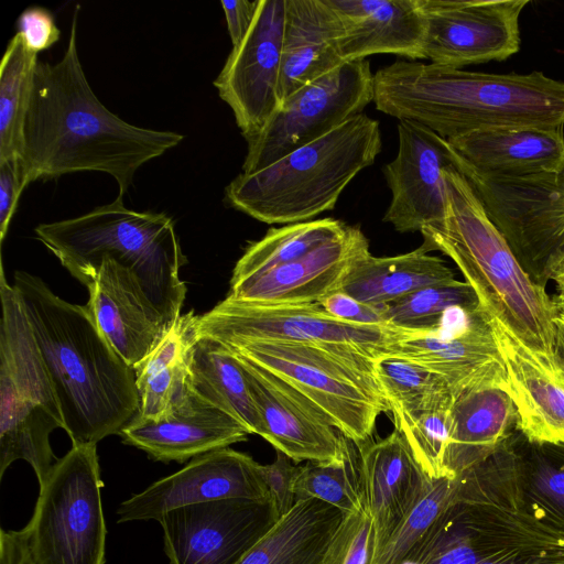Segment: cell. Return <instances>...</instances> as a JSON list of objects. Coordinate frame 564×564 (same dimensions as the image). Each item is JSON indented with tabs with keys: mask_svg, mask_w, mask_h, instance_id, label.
Masks as SVG:
<instances>
[{
	"mask_svg": "<svg viewBox=\"0 0 564 564\" xmlns=\"http://www.w3.org/2000/svg\"><path fill=\"white\" fill-rule=\"evenodd\" d=\"M349 440L348 448L340 460L328 463L307 462L300 466L294 484L296 500L314 498L322 500L344 514L366 509L360 474V456Z\"/></svg>",
	"mask_w": 564,
	"mask_h": 564,
	"instance_id": "ab89813d",
	"label": "cell"
},
{
	"mask_svg": "<svg viewBox=\"0 0 564 564\" xmlns=\"http://www.w3.org/2000/svg\"><path fill=\"white\" fill-rule=\"evenodd\" d=\"M87 290L86 307L97 327L133 369L174 325L150 300L137 275L111 259L101 260Z\"/></svg>",
	"mask_w": 564,
	"mask_h": 564,
	"instance_id": "44dd1931",
	"label": "cell"
},
{
	"mask_svg": "<svg viewBox=\"0 0 564 564\" xmlns=\"http://www.w3.org/2000/svg\"><path fill=\"white\" fill-rule=\"evenodd\" d=\"M479 564H564V544L549 547L512 549Z\"/></svg>",
	"mask_w": 564,
	"mask_h": 564,
	"instance_id": "7dc6e473",
	"label": "cell"
},
{
	"mask_svg": "<svg viewBox=\"0 0 564 564\" xmlns=\"http://www.w3.org/2000/svg\"><path fill=\"white\" fill-rule=\"evenodd\" d=\"M454 400L417 412L391 411L395 429L431 479L446 477L444 463L453 430Z\"/></svg>",
	"mask_w": 564,
	"mask_h": 564,
	"instance_id": "60d3db41",
	"label": "cell"
},
{
	"mask_svg": "<svg viewBox=\"0 0 564 564\" xmlns=\"http://www.w3.org/2000/svg\"><path fill=\"white\" fill-rule=\"evenodd\" d=\"M343 26L344 62L391 54L424 58L425 18L420 0H328Z\"/></svg>",
	"mask_w": 564,
	"mask_h": 564,
	"instance_id": "d4e9b609",
	"label": "cell"
},
{
	"mask_svg": "<svg viewBox=\"0 0 564 564\" xmlns=\"http://www.w3.org/2000/svg\"><path fill=\"white\" fill-rule=\"evenodd\" d=\"M20 33L10 40L0 65V161L21 155L23 126L37 66Z\"/></svg>",
	"mask_w": 564,
	"mask_h": 564,
	"instance_id": "d590c367",
	"label": "cell"
},
{
	"mask_svg": "<svg viewBox=\"0 0 564 564\" xmlns=\"http://www.w3.org/2000/svg\"><path fill=\"white\" fill-rule=\"evenodd\" d=\"M550 281L556 285V295L553 299L558 311L564 310V253L556 261L550 273Z\"/></svg>",
	"mask_w": 564,
	"mask_h": 564,
	"instance_id": "f907efd6",
	"label": "cell"
},
{
	"mask_svg": "<svg viewBox=\"0 0 564 564\" xmlns=\"http://www.w3.org/2000/svg\"><path fill=\"white\" fill-rule=\"evenodd\" d=\"M220 4L232 47H236L243 41L254 21L259 0H223Z\"/></svg>",
	"mask_w": 564,
	"mask_h": 564,
	"instance_id": "c3c4849f",
	"label": "cell"
},
{
	"mask_svg": "<svg viewBox=\"0 0 564 564\" xmlns=\"http://www.w3.org/2000/svg\"><path fill=\"white\" fill-rule=\"evenodd\" d=\"M0 564H35L21 531L1 529Z\"/></svg>",
	"mask_w": 564,
	"mask_h": 564,
	"instance_id": "681fc988",
	"label": "cell"
},
{
	"mask_svg": "<svg viewBox=\"0 0 564 564\" xmlns=\"http://www.w3.org/2000/svg\"><path fill=\"white\" fill-rule=\"evenodd\" d=\"M0 294V477L23 459L41 486L58 459L50 435L64 429V420L22 303L3 270Z\"/></svg>",
	"mask_w": 564,
	"mask_h": 564,
	"instance_id": "52a82bcc",
	"label": "cell"
},
{
	"mask_svg": "<svg viewBox=\"0 0 564 564\" xmlns=\"http://www.w3.org/2000/svg\"><path fill=\"white\" fill-rule=\"evenodd\" d=\"M398 355L441 375L454 397L470 390L502 389L510 394L503 360L485 314L478 306L455 330L444 325L392 344Z\"/></svg>",
	"mask_w": 564,
	"mask_h": 564,
	"instance_id": "ffe728a7",
	"label": "cell"
},
{
	"mask_svg": "<svg viewBox=\"0 0 564 564\" xmlns=\"http://www.w3.org/2000/svg\"><path fill=\"white\" fill-rule=\"evenodd\" d=\"M398 152L382 166L391 200L382 218L399 232H415L445 215L443 172L456 167L457 154L448 140L425 126L399 120Z\"/></svg>",
	"mask_w": 564,
	"mask_h": 564,
	"instance_id": "2e32d148",
	"label": "cell"
},
{
	"mask_svg": "<svg viewBox=\"0 0 564 564\" xmlns=\"http://www.w3.org/2000/svg\"><path fill=\"white\" fill-rule=\"evenodd\" d=\"M373 101L367 59L346 62L288 96L267 126L247 140L241 172L251 173L330 132Z\"/></svg>",
	"mask_w": 564,
	"mask_h": 564,
	"instance_id": "7c38bea8",
	"label": "cell"
},
{
	"mask_svg": "<svg viewBox=\"0 0 564 564\" xmlns=\"http://www.w3.org/2000/svg\"><path fill=\"white\" fill-rule=\"evenodd\" d=\"M457 477L432 479L426 491L376 553L371 564H413L437 521L452 505Z\"/></svg>",
	"mask_w": 564,
	"mask_h": 564,
	"instance_id": "f35d334b",
	"label": "cell"
},
{
	"mask_svg": "<svg viewBox=\"0 0 564 564\" xmlns=\"http://www.w3.org/2000/svg\"><path fill=\"white\" fill-rule=\"evenodd\" d=\"M554 349L558 365L564 370V310L558 311L555 318Z\"/></svg>",
	"mask_w": 564,
	"mask_h": 564,
	"instance_id": "816d5d0a",
	"label": "cell"
},
{
	"mask_svg": "<svg viewBox=\"0 0 564 564\" xmlns=\"http://www.w3.org/2000/svg\"><path fill=\"white\" fill-rule=\"evenodd\" d=\"M530 0H420L424 58L463 69L502 62L521 46L520 17Z\"/></svg>",
	"mask_w": 564,
	"mask_h": 564,
	"instance_id": "4fadbf2b",
	"label": "cell"
},
{
	"mask_svg": "<svg viewBox=\"0 0 564 564\" xmlns=\"http://www.w3.org/2000/svg\"><path fill=\"white\" fill-rule=\"evenodd\" d=\"M445 215L421 230L422 248L449 257L474 289L479 307L497 318L555 376L558 310L544 286L523 270L467 178L454 166L443 172Z\"/></svg>",
	"mask_w": 564,
	"mask_h": 564,
	"instance_id": "277c9868",
	"label": "cell"
},
{
	"mask_svg": "<svg viewBox=\"0 0 564 564\" xmlns=\"http://www.w3.org/2000/svg\"><path fill=\"white\" fill-rule=\"evenodd\" d=\"M369 250L358 226L307 256L230 285L226 299L253 304H312L338 290L354 261Z\"/></svg>",
	"mask_w": 564,
	"mask_h": 564,
	"instance_id": "7402d4cb",
	"label": "cell"
},
{
	"mask_svg": "<svg viewBox=\"0 0 564 564\" xmlns=\"http://www.w3.org/2000/svg\"><path fill=\"white\" fill-rule=\"evenodd\" d=\"M223 499L269 500L262 465L229 447L206 453L122 501L118 522L158 521L170 510Z\"/></svg>",
	"mask_w": 564,
	"mask_h": 564,
	"instance_id": "e0dca14e",
	"label": "cell"
},
{
	"mask_svg": "<svg viewBox=\"0 0 564 564\" xmlns=\"http://www.w3.org/2000/svg\"><path fill=\"white\" fill-rule=\"evenodd\" d=\"M454 279L446 263L422 247L393 257H375L368 250L354 261L338 290L362 303L382 306Z\"/></svg>",
	"mask_w": 564,
	"mask_h": 564,
	"instance_id": "1f68e13d",
	"label": "cell"
},
{
	"mask_svg": "<svg viewBox=\"0 0 564 564\" xmlns=\"http://www.w3.org/2000/svg\"><path fill=\"white\" fill-rule=\"evenodd\" d=\"M278 521L269 500L223 499L163 513L171 564H237Z\"/></svg>",
	"mask_w": 564,
	"mask_h": 564,
	"instance_id": "9a60e30c",
	"label": "cell"
},
{
	"mask_svg": "<svg viewBox=\"0 0 564 564\" xmlns=\"http://www.w3.org/2000/svg\"><path fill=\"white\" fill-rule=\"evenodd\" d=\"M37 239L86 288L102 259L132 271L155 306L175 323L186 286L180 268L186 262L173 220L164 213L137 212L118 196L82 216L41 224Z\"/></svg>",
	"mask_w": 564,
	"mask_h": 564,
	"instance_id": "5b68a950",
	"label": "cell"
},
{
	"mask_svg": "<svg viewBox=\"0 0 564 564\" xmlns=\"http://www.w3.org/2000/svg\"><path fill=\"white\" fill-rule=\"evenodd\" d=\"M347 228L330 217L271 228L246 248L234 268L230 285L296 261L343 236Z\"/></svg>",
	"mask_w": 564,
	"mask_h": 564,
	"instance_id": "e575fe53",
	"label": "cell"
},
{
	"mask_svg": "<svg viewBox=\"0 0 564 564\" xmlns=\"http://www.w3.org/2000/svg\"><path fill=\"white\" fill-rule=\"evenodd\" d=\"M18 33L22 35L28 48L35 54L52 46L61 35L51 12L41 7H31L21 13Z\"/></svg>",
	"mask_w": 564,
	"mask_h": 564,
	"instance_id": "f6af8a7d",
	"label": "cell"
},
{
	"mask_svg": "<svg viewBox=\"0 0 564 564\" xmlns=\"http://www.w3.org/2000/svg\"><path fill=\"white\" fill-rule=\"evenodd\" d=\"M330 316L358 325H386L380 306L362 303L336 290L317 302Z\"/></svg>",
	"mask_w": 564,
	"mask_h": 564,
	"instance_id": "bcb514c9",
	"label": "cell"
},
{
	"mask_svg": "<svg viewBox=\"0 0 564 564\" xmlns=\"http://www.w3.org/2000/svg\"><path fill=\"white\" fill-rule=\"evenodd\" d=\"M464 166L487 176L525 177L564 169V128H509L448 139Z\"/></svg>",
	"mask_w": 564,
	"mask_h": 564,
	"instance_id": "4316f807",
	"label": "cell"
},
{
	"mask_svg": "<svg viewBox=\"0 0 564 564\" xmlns=\"http://www.w3.org/2000/svg\"><path fill=\"white\" fill-rule=\"evenodd\" d=\"M20 530L35 564H105L97 444L72 445L53 465Z\"/></svg>",
	"mask_w": 564,
	"mask_h": 564,
	"instance_id": "9c48e42d",
	"label": "cell"
},
{
	"mask_svg": "<svg viewBox=\"0 0 564 564\" xmlns=\"http://www.w3.org/2000/svg\"><path fill=\"white\" fill-rule=\"evenodd\" d=\"M30 183L21 155L0 161V239L3 241L23 189Z\"/></svg>",
	"mask_w": 564,
	"mask_h": 564,
	"instance_id": "ee69618b",
	"label": "cell"
},
{
	"mask_svg": "<svg viewBox=\"0 0 564 564\" xmlns=\"http://www.w3.org/2000/svg\"><path fill=\"white\" fill-rule=\"evenodd\" d=\"M372 102L446 140L484 130L564 128V82L539 70L490 74L397 59L373 74Z\"/></svg>",
	"mask_w": 564,
	"mask_h": 564,
	"instance_id": "3957f363",
	"label": "cell"
},
{
	"mask_svg": "<svg viewBox=\"0 0 564 564\" xmlns=\"http://www.w3.org/2000/svg\"><path fill=\"white\" fill-rule=\"evenodd\" d=\"M197 337L218 343L243 340L290 341L348 346L373 357L408 337L425 334L386 325H358L330 316L318 303L253 304L225 299L197 315Z\"/></svg>",
	"mask_w": 564,
	"mask_h": 564,
	"instance_id": "30bf717a",
	"label": "cell"
},
{
	"mask_svg": "<svg viewBox=\"0 0 564 564\" xmlns=\"http://www.w3.org/2000/svg\"><path fill=\"white\" fill-rule=\"evenodd\" d=\"M234 355L261 417V437L297 463H328L345 456L349 440L316 404L274 372Z\"/></svg>",
	"mask_w": 564,
	"mask_h": 564,
	"instance_id": "ac0fdd59",
	"label": "cell"
},
{
	"mask_svg": "<svg viewBox=\"0 0 564 564\" xmlns=\"http://www.w3.org/2000/svg\"><path fill=\"white\" fill-rule=\"evenodd\" d=\"M72 445L97 444L139 414L135 371L110 346L86 305L68 303L39 278L14 273Z\"/></svg>",
	"mask_w": 564,
	"mask_h": 564,
	"instance_id": "7a4b0ae2",
	"label": "cell"
},
{
	"mask_svg": "<svg viewBox=\"0 0 564 564\" xmlns=\"http://www.w3.org/2000/svg\"><path fill=\"white\" fill-rule=\"evenodd\" d=\"M468 181L523 270L545 288L564 253V169L525 177L470 172Z\"/></svg>",
	"mask_w": 564,
	"mask_h": 564,
	"instance_id": "8fae6325",
	"label": "cell"
},
{
	"mask_svg": "<svg viewBox=\"0 0 564 564\" xmlns=\"http://www.w3.org/2000/svg\"><path fill=\"white\" fill-rule=\"evenodd\" d=\"M344 517L322 500H296L237 564H323Z\"/></svg>",
	"mask_w": 564,
	"mask_h": 564,
	"instance_id": "4dcf8cb0",
	"label": "cell"
},
{
	"mask_svg": "<svg viewBox=\"0 0 564 564\" xmlns=\"http://www.w3.org/2000/svg\"><path fill=\"white\" fill-rule=\"evenodd\" d=\"M376 543L373 520L367 509L345 514L323 564H371Z\"/></svg>",
	"mask_w": 564,
	"mask_h": 564,
	"instance_id": "b9f144b4",
	"label": "cell"
},
{
	"mask_svg": "<svg viewBox=\"0 0 564 564\" xmlns=\"http://www.w3.org/2000/svg\"><path fill=\"white\" fill-rule=\"evenodd\" d=\"M194 392L237 420L249 434L261 435L262 422L238 358L225 346L197 337L191 357Z\"/></svg>",
	"mask_w": 564,
	"mask_h": 564,
	"instance_id": "d6a6232c",
	"label": "cell"
},
{
	"mask_svg": "<svg viewBox=\"0 0 564 564\" xmlns=\"http://www.w3.org/2000/svg\"><path fill=\"white\" fill-rule=\"evenodd\" d=\"M478 306L474 289L466 281L454 279L422 288L380 308L388 326L430 332L443 325L445 314L449 311L471 313Z\"/></svg>",
	"mask_w": 564,
	"mask_h": 564,
	"instance_id": "74e56055",
	"label": "cell"
},
{
	"mask_svg": "<svg viewBox=\"0 0 564 564\" xmlns=\"http://www.w3.org/2000/svg\"><path fill=\"white\" fill-rule=\"evenodd\" d=\"M194 312L181 315L161 343L135 368L138 417L172 415L195 393L191 357L197 339Z\"/></svg>",
	"mask_w": 564,
	"mask_h": 564,
	"instance_id": "f546056e",
	"label": "cell"
},
{
	"mask_svg": "<svg viewBox=\"0 0 564 564\" xmlns=\"http://www.w3.org/2000/svg\"><path fill=\"white\" fill-rule=\"evenodd\" d=\"M221 345L291 383L358 447L372 436L378 416L390 411L373 375L376 357L364 350L290 341Z\"/></svg>",
	"mask_w": 564,
	"mask_h": 564,
	"instance_id": "ba28073f",
	"label": "cell"
},
{
	"mask_svg": "<svg viewBox=\"0 0 564 564\" xmlns=\"http://www.w3.org/2000/svg\"><path fill=\"white\" fill-rule=\"evenodd\" d=\"M297 469L299 467L292 464V459L279 451L271 464L262 465L269 501L278 520L288 513L296 502L294 484Z\"/></svg>",
	"mask_w": 564,
	"mask_h": 564,
	"instance_id": "7bdbcfd3",
	"label": "cell"
},
{
	"mask_svg": "<svg viewBox=\"0 0 564 564\" xmlns=\"http://www.w3.org/2000/svg\"><path fill=\"white\" fill-rule=\"evenodd\" d=\"M79 6L65 53L57 63L39 62L23 126L21 156L30 183L80 171L112 176L123 196L148 161L182 142L184 135L131 124L94 94L77 51Z\"/></svg>",
	"mask_w": 564,
	"mask_h": 564,
	"instance_id": "6da1fadb",
	"label": "cell"
},
{
	"mask_svg": "<svg viewBox=\"0 0 564 564\" xmlns=\"http://www.w3.org/2000/svg\"><path fill=\"white\" fill-rule=\"evenodd\" d=\"M285 0H259L254 21L231 48L214 82L246 140L257 135L281 108Z\"/></svg>",
	"mask_w": 564,
	"mask_h": 564,
	"instance_id": "5bb4252c",
	"label": "cell"
},
{
	"mask_svg": "<svg viewBox=\"0 0 564 564\" xmlns=\"http://www.w3.org/2000/svg\"><path fill=\"white\" fill-rule=\"evenodd\" d=\"M359 448L366 509L373 520L377 553L417 505L432 479L397 429L387 437Z\"/></svg>",
	"mask_w": 564,
	"mask_h": 564,
	"instance_id": "cb8c5ba5",
	"label": "cell"
},
{
	"mask_svg": "<svg viewBox=\"0 0 564 564\" xmlns=\"http://www.w3.org/2000/svg\"><path fill=\"white\" fill-rule=\"evenodd\" d=\"M373 375L391 411L417 412L455 399L447 381L404 357L383 354L373 360Z\"/></svg>",
	"mask_w": 564,
	"mask_h": 564,
	"instance_id": "8d00e7d4",
	"label": "cell"
},
{
	"mask_svg": "<svg viewBox=\"0 0 564 564\" xmlns=\"http://www.w3.org/2000/svg\"><path fill=\"white\" fill-rule=\"evenodd\" d=\"M525 547L531 546L473 520L454 499L413 564H479L501 552Z\"/></svg>",
	"mask_w": 564,
	"mask_h": 564,
	"instance_id": "836d02e7",
	"label": "cell"
},
{
	"mask_svg": "<svg viewBox=\"0 0 564 564\" xmlns=\"http://www.w3.org/2000/svg\"><path fill=\"white\" fill-rule=\"evenodd\" d=\"M122 441L163 463H184L246 441L249 432L234 417L194 393L161 420L134 417L119 433Z\"/></svg>",
	"mask_w": 564,
	"mask_h": 564,
	"instance_id": "603a6c76",
	"label": "cell"
},
{
	"mask_svg": "<svg viewBox=\"0 0 564 564\" xmlns=\"http://www.w3.org/2000/svg\"><path fill=\"white\" fill-rule=\"evenodd\" d=\"M381 147L378 120L359 113L261 170L239 173L226 187V202L264 224L313 220L334 209Z\"/></svg>",
	"mask_w": 564,
	"mask_h": 564,
	"instance_id": "8992f818",
	"label": "cell"
},
{
	"mask_svg": "<svg viewBox=\"0 0 564 564\" xmlns=\"http://www.w3.org/2000/svg\"><path fill=\"white\" fill-rule=\"evenodd\" d=\"M453 430L446 452L445 476L456 478L484 462L518 430V412L502 389L459 393L453 404Z\"/></svg>",
	"mask_w": 564,
	"mask_h": 564,
	"instance_id": "f1b7e54d",
	"label": "cell"
},
{
	"mask_svg": "<svg viewBox=\"0 0 564 564\" xmlns=\"http://www.w3.org/2000/svg\"><path fill=\"white\" fill-rule=\"evenodd\" d=\"M482 313L505 364L517 429L533 442L564 443V376L550 372L497 318Z\"/></svg>",
	"mask_w": 564,
	"mask_h": 564,
	"instance_id": "484cf974",
	"label": "cell"
},
{
	"mask_svg": "<svg viewBox=\"0 0 564 564\" xmlns=\"http://www.w3.org/2000/svg\"><path fill=\"white\" fill-rule=\"evenodd\" d=\"M489 460L494 499L564 535V443L516 430Z\"/></svg>",
	"mask_w": 564,
	"mask_h": 564,
	"instance_id": "d6986e66",
	"label": "cell"
},
{
	"mask_svg": "<svg viewBox=\"0 0 564 564\" xmlns=\"http://www.w3.org/2000/svg\"><path fill=\"white\" fill-rule=\"evenodd\" d=\"M343 26L328 0H285L281 99L344 62ZM282 106V105H281Z\"/></svg>",
	"mask_w": 564,
	"mask_h": 564,
	"instance_id": "83f0119b",
	"label": "cell"
}]
</instances>
